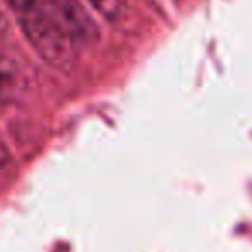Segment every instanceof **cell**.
<instances>
[{
  "instance_id": "obj_5",
  "label": "cell",
  "mask_w": 252,
  "mask_h": 252,
  "mask_svg": "<svg viewBox=\"0 0 252 252\" xmlns=\"http://www.w3.org/2000/svg\"><path fill=\"white\" fill-rule=\"evenodd\" d=\"M40 2H42V0H5V4H7L16 14H23L25 11L35 7Z\"/></svg>"
},
{
  "instance_id": "obj_1",
  "label": "cell",
  "mask_w": 252,
  "mask_h": 252,
  "mask_svg": "<svg viewBox=\"0 0 252 252\" xmlns=\"http://www.w3.org/2000/svg\"><path fill=\"white\" fill-rule=\"evenodd\" d=\"M19 26L36 54L54 67H69L76 61L78 43L50 12L45 2L18 14Z\"/></svg>"
},
{
  "instance_id": "obj_6",
  "label": "cell",
  "mask_w": 252,
  "mask_h": 252,
  "mask_svg": "<svg viewBox=\"0 0 252 252\" xmlns=\"http://www.w3.org/2000/svg\"><path fill=\"white\" fill-rule=\"evenodd\" d=\"M9 162H11V151H9L5 142L2 140V137H0V173L7 168Z\"/></svg>"
},
{
  "instance_id": "obj_4",
  "label": "cell",
  "mask_w": 252,
  "mask_h": 252,
  "mask_svg": "<svg viewBox=\"0 0 252 252\" xmlns=\"http://www.w3.org/2000/svg\"><path fill=\"white\" fill-rule=\"evenodd\" d=\"M97 14H100L107 21H116L123 12L125 0H85Z\"/></svg>"
},
{
  "instance_id": "obj_3",
  "label": "cell",
  "mask_w": 252,
  "mask_h": 252,
  "mask_svg": "<svg viewBox=\"0 0 252 252\" xmlns=\"http://www.w3.org/2000/svg\"><path fill=\"white\" fill-rule=\"evenodd\" d=\"M28 74L18 59L0 52V98H16L28 90Z\"/></svg>"
},
{
  "instance_id": "obj_7",
  "label": "cell",
  "mask_w": 252,
  "mask_h": 252,
  "mask_svg": "<svg viewBox=\"0 0 252 252\" xmlns=\"http://www.w3.org/2000/svg\"><path fill=\"white\" fill-rule=\"evenodd\" d=\"M4 26V14H2V9H0V28Z\"/></svg>"
},
{
  "instance_id": "obj_2",
  "label": "cell",
  "mask_w": 252,
  "mask_h": 252,
  "mask_svg": "<svg viewBox=\"0 0 252 252\" xmlns=\"http://www.w3.org/2000/svg\"><path fill=\"white\" fill-rule=\"evenodd\" d=\"M43 2L78 45L97 40V25L88 9L81 4V0H43Z\"/></svg>"
}]
</instances>
